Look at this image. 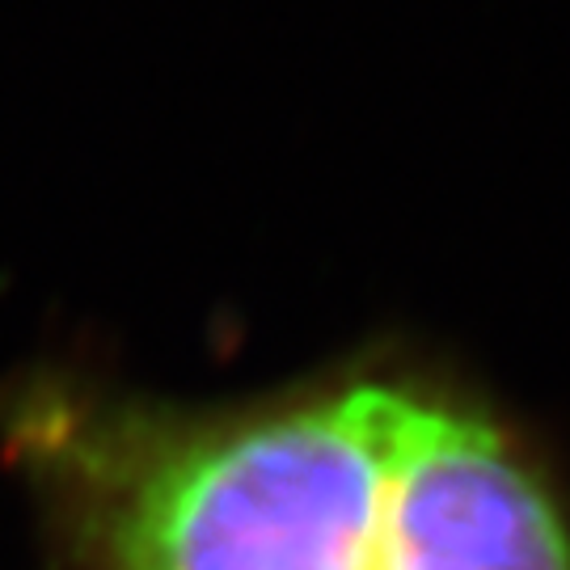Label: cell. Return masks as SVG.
Instances as JSON below:
<instances>
[{"label":"cell","instance_id":"obj_1","mask_svg":"<svg viewBox=\"0 0 570 570\" xmlns=\"http://www.w3.org/2000/svg\"><path fill=\"white\" fill-rule=\"evenodd\" d=\"M18 440L94 570H570L529 444L419 381L207 414L47 397Z\"/></svg>","mask_w":570,"mask_h":570}]
</instances>
